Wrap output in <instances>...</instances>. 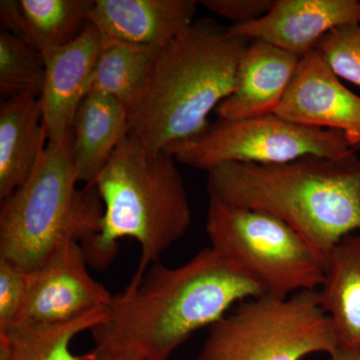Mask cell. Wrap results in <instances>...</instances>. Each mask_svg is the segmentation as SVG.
I'll return each instance as SVG.
<instances>
[{"label": "cell", "instance_id": "cell-13", "mask_svg": "<svg viewBox=\"0 0 360 360\" xmlns=\"http://www.w3.org/2000/svg\"><path fill=\"white\" fill-rule=\"evenodd\" d=\"M300 56L262 40H250L239 60L231 96L217 106L222 120L276 112L290 89Z\"/></svg>", "mask_w": 360, "mask_h": 360}, {"label": "cell", "instance_id": "cell-4", "mask_svg": "<svg viewBox=\"0 0 360 360\" xmlns=\"http://www.w3.org/2000/svg\"><path fill=\"white\" fill-rule=\"evenodd\" d=\"M177 161L167 150H150L127 134L94 186L104 212L96 236L84 243L90 266L103 270L115 259L118 243L132 238L141 250V278L191 229L193 212Z\"/></svg>", "mask_w": 360, "mask_h": 360}, {"label": "cell", "instance_id": "cell-1", "mask_svg": "<svg viewBox=\"0 0 360 360\" xmlns=\"http://www.w3.org/2000/svg\"><path fill=\"white\" fill-rule=\"evenodd\" d=\"M265 295L236 262L212 248L177 267L151 265L113 296L108 317L92 329L94 342L167 360L200 329L219 321L236 303Z\"/></svg>", "mask_w": 360, "mask_h": 360}, {"label": "cell", "instance_id": "cell-26", "mask_svg": "<svg viewBox=\"0 0 360 360\" xmlns=\"http://www.w3.org/2000/svg\"><path fill=\"white\" fill-rule=\"evenodd\" d=\"M329 356L330 360H360V352L336 348Z\"/></svg>", "mask_w": 360, "mask_h": 360}, {"label": "cell", "instance_id": "cell-17", "mask_svg": "<svg viewBox=\"0 0 360 360\" xmlns=\"http://www.w3.org/2000/svg\"><path fill=\"white\" fill-rule=\"evenodd\" d=\"M91 0H1L0 20L6 32L41 53L70 44L90 25Z\"/></svg>", "mask_w": 360, "mask_h": 360}, {"label": "cell", "instance_id": "cell-23", "mask_svg": "<svg viewBox=\"0 0 360 360\" xmlns=\"http://www.w3.org/2000/svg\"><path fill=\"white\" fill-rule=\"evenodd\" d=\"M28 271L0 258V333L18 321L27 293Z\"/></svg>", "mask_w": 360, "mask_h": 360}, {"label": "cell", "instance_id": "cell-7", "mask_svg": "<svg viewBox=\"0 0 360 360\" xmlns=\"http://www.w3.org/2000/svg\"><path fill=\"white\" fill-rule=\"evenodd\" d=\"M205 232L210 248L239 265L265 295L286 298L321 286L323 265L314 251L270 213L210 200Z\"/></svg>", "mask_w": 360, "mask_h": 360}, {"label": "cell", "instance_id": "cell-10", "mask_svg": "<svg viewBox=\"0 0 360 360\" xmlns=\"http://www.w3.org/2000/svg\"><path fill=\"white\" fill-rule=\"evenodd\" d=\"M274 113L305 127L342 132L355 150L360 149V96L341 84L316 51L300 59Z\"/></svg>", "mask_w": 360, "mask_h": 360}, {"label": "cell", "instance_id": "cell-24", "mask_svg": "<svg viewBox=\"0 0 360 360\" xmlns=\"http://www.w3.org/2000/svg\"><path fill=\"white\" fill-rule=\"evenodd\" d=\"M274 0H202L200 4L210 13L243 25L259 20L269 13Z\"/></svg>", "mask_w": 360, "mask_h": 360}, {"label": "cell", "instance_id": "cell-21", "mask_svg": "<svg viewBox=\"0 0 360 360\" xmlns=\"http://www.w3.org/2000/svg\"><path fill=\"white\" fill-rule=\"evenodd\" d=\"M45 77L44 54L13 33H0V94L2 99L40 97Z\"/></svg>", "mask_w": 360, "mask_h": 360}, {"label": "cell", "instance_id": "cell-8", "mask_svg": "<svg viewBox=\"0 0 360 360\" xmlns=\"http://www.w3.org/2000/svg\"><path fill=\"white\" fill-rule=\"evenodd\" d=\"M165 150L177 162L206 172L224 163L272 165L309 155L335 160L355 153L342 132L305 127L276 113L219 118L203 134Z\"/></svg>", "mask_w": 360, "mask_h": 360}, {"label": "cell", "instance_id": "cell-19", "mask_svg": "<svg viewBox=\"0 0 360 360\" xmlns=\"http://www.w3.org/2000/svg\"><path fill=\"white\" fill-rule=\"evenodd\" d=\"M108 307L73 321L54 324L18 323L0 333V360H82L73 354V340L96 328L108 317Z\"/></svg>", "mask_w": 360, "mask_h": 360}, {"label": "cell", "instance_id": "cell-15", "mask_svg": "<svg viewBox=\"0 0 360 360\" xmlns=\"http://www.w3.org/2000/svg\"><path fill=\"white\" fill-rule=\"evenodd\" d=\"M49 144L39 97L18 96L0 105V198L27 180Z\"/></svg>", "mask_w": 360, "mask_h": 360}, {"label": "cell", "instance_id": "cell-22", "mask_svg": "<svg viewBox=\"0 0 360 360\" xmlns=\"http://www.w3.org/2000/svg\"><path fill=\"white\" fill-rule=\"evenodd\" d=\"M315 51L338 77L360 87V20L329 32Z\"/></svg>", "mask_w": 360, "mask_h": 360}, {"label": "cell", "instance_id": "cell-25", "mask_svg": "<svg viewBox=\"0 0 360 360\" xmlns=\"http://www.w3.org/2000/svg\"><path fill=\"white\" fill-rule=\"evenodd\" d=\"M82 360H153L134 350L106 342H96V347L84 354Z\"/></svg>", "mask_w": 360, "mask_h": 360}, {"label": "cell", "instance_id": "cell-11", "mask_svg": "<svg viewBox=\"0 0 360 360\" xmlns=\"http://www.w3.org/2000/svg\"><path fill=\"white\" fill-rule=\"evenodd\" d=\"M359 20V0H274L259 20L226 30L233 37L262 40L302 58L329 32Z\"/></svg>", "mask_w": 360, "mask_h": 360}, {"label": "cell", "instance_id": "cell-16", "mask_svg": "<svg viewBox=\"0 0 360 360\" xmlns=\"http://www.w3.org/2000/svg\"><path fill=\"white\" fill-rule=\"evenodd\" d=\"M129 110L113 97L89 92L72 124V156L78 180L94 186L111 155L129 134Z\"/></svg>", "mask_w": 360, "mask_h": 360}, {"label": "cell", "instance_id": "cell-12", "mask_svg": "<svg viewBox=\"0 0 360 360\" xmlns=\"http://www.w3.org/2000/svg\"><path fill=\"white\" fill-rule=\"evenodd\" d=\"M101 44V34L90 23L70 44L42 53L45 77L39 98L49 142L60 141L72 129L78 108L89 92Z\"/></svg>", "mask_w": 360, "mask_h": 360}, {"label": "cell", "instance_id": "cell-18", "mask_svg": "<svg viewBox=\"0 0 360 360\" xmlns=\"http://www.w3.org/2000/svg\"><path fill=\"white\" fill-rule=\"evenodd\" d=\"M323 270L319 297L338 348L360 352V231L336 243Z\"/></svg>", "mask_w": 360, "mask_h": 360}, {"label": "cell", "instance_id": "cell-9", "mask_svg": "<svg viewBox=\"0 0 360 360\" xmlns=\"http://www.w3.org/2000/svg\"><path fill=\"white\" fill-rule=\"evenodd\" d=\"M82 245L70 241L28 271L27 293L18 323H63L110 307L113 295L89 271ZM14 324V326H15Z\"/></svg>", "mask_w": 360, "mask_h": 360}, {"label": "cell", "instance_id": "cell-3", "mask_svg": "<svg viewBox=\"0 0 360 360\" xmlns=\"http://www.w3.org/2000/svg\"><path fill=\"white\" fill-rule=\"evenodd\" d=\"M250 40L198 21L156 53L129 108V135L150 150L198 136L233 90Z\"/></svg>", "mask_w": 360, "mask_h": 360}, {"label": "cell", "instance_id": "cell-14", "mask_svg": "<svg viewBox=\"0 0 360 360\" xmlns=\"http://www.w3.org/2000/svg\"><path fill=\"white\" fill-rule=\"evenodd\" d=\"M195 0H94L90 23L103 39L162 47L194 22Z\"/></svg>", "mask_w": 360, "mask_h": 360}, {"label": "cell", "instance_id": "cell-20", "mask_svg": "<svg viewBox=\"0 0 360 360\" xmlns=\"http://www.w3.org/2000/svg\"><path fill=\"white\" fill-rule=\"evenodd\" d=\"M89 92L113 97L131 108L160 47L103 39Z\"/></svg>", "mask_w": 360, "mask_h": 360}, {"label": "cell", "instance_id": "cell-6", "mask_svg": "<svg viewBox=\"0 0 360 360\" xmlns=\"http://www.w3.org/2000/svg\"><path fill=\"white\" fill-rule=\"evenodd\" d=\"M336 348L319 291L304 290L238 303L210 328L198 360H302Z\"/></svg>", "mask_w": 360, "mask_h": 360}, {"label": "cell", "instance_id": "cell-5", "mask_svg": "<svg viewBox=\"0 0 360 360\" xmlns=\"http://www.w3.org/2000/svg\"><path fill=\"white\" fill-rule=\"evenodd\" d=\"M78 184L70 131L49 142L25 184L1 200L0 258L32 271L58 246L96 236L103 200L96 186Z\"/></svg>", "mask_w": 360, "mask_h": 360}, {"label": "cell", "instance_id": "cell-2", "mask_svg": "<svg viewBox=\"0 0 360 360\" xmlns=\"http://www.w3.org/2000/svg\"><path fill=\"white\" fill-rule=\"evenodd\" d=\"M210 200L278 217L322 265L336 243L360 231V158L309 155L288 162L224 163L207 172Z\"/></svg>", "mask_w": 360, "mask_h": 360}]
</instances>
